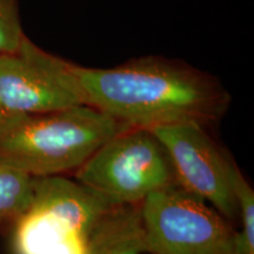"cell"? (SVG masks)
<instances>
[{
	"label": "cell",
	"instance_id": "obj_3",
	"mask_svg": "<svg viewBox=\"0 0 254 254\" xmlns=\"http://www.w3.org/2000/svg\"><path fill=\"white\" fill-rule=\"evenodd\" d=\"M111 206L77 182L34 178L30 207L14 221L15 254H86L92 228Z\"/></svg>",
	"mask_w": 254,
	"mask_h": 254
},
{
	"label": "cell",
	"instance_id": "obj_12",
	"mask_svg": "<svg viewBox=\"0 0 254 254\" xmlns=\"http://www.w3.org/2000/svg\"><path fill=\"white\" fill-rule=\"evenodd\" d=\"M2 117V112H1V110H0V118H1Z\"/></svg>",
	"mask_w": 254,
	"mask_h": 254
},
{
	"label": "cell",
	"instance_id": "obj_5",
	"mask_svg": "<svg viewBox=\"0 0 254 254\" xmlns=\"http://www.w3.org/2000/svg\"><path fill=\"white\" fill-rule=\"evenodd\" d=\"M140 214L146 253L234 254L230 222L178 184L148 195Z\"/></svg>",
	"mask_w": 254,
	"mask_h": 254
},
{
	"label": "cell",
	"instance_id": "obj_8",
	"mask_svg": "<svg viewBox=\"0 0 254 254\" xmlns=\"http://www.w3.org/2000/svg\"><path fill=\"white\" fill-rule=\"evenodd\" d=\"M146 253L140 205L111 207L92 228L86 254Z\"/></svg>",
	"mask_w": 254,
	"mask_h": 254
},
{
	"label": "cell",
	"instance_id": "obj_10",
	"mask_svg": "<svg viewBox=\"0 0 254 254\" xmlns=\"http://www.w3.org/2000/svg\"><path fill=\"white\" fill-rule=\"evenodd\" d=\"M233 192L240 222L234 237V254H254V190L238 167L233 174Z\"/></svg>",
	"mask_w": 254,
	"mask_h": 254
},
{
	"label": "cell",
	"instance_id": "obj_6",
	"mask_svg": "<svg viewBox=\"0 0 254 254\" xmlns=\"http://www.w3.org/2000/svg\"><path fill=\"white\" fill-rule=\"evenodd\" d=\"M75 65L43 50L25 34L17 49L0 55L2 117L86 105Z\"/></svg>",
	"mask_w": 254,
	"mask_h": 254
},
{
	"label": "cell",
	"instance_id": "obj_4",
	"mask_svg": "<svg viewBox=\"0 0 254 254\" xmlns=\"http://www.w3.org/2000/svg\"><path fill=\"white\" fill-rule=\"evenodd\" d=\"M75 182L111 207L140 205L177 184L171 159L151 129L128 127L101 145L75 171Z\"/></svg>",
	"mask_w": 254,
	"mask_h": 254
},
{
	"label": "cell",
	"instance_id": "obj_9",
	"mask_svg": "<svg viewBox=\"0 0 254 254\" xmlns=\"http://www.w3.org/2000/svg\"><path fill=\"white\" fill-rule=\"evenodd\" d=\"M34 177L0 163V222L15 221L30 207Z\"/></svg>",
	"mask_w": 254,
	"mask_h": 254
},
{
	"label": "cell",
	"instance_id": "obj_1",
	"mask_svg": "<svg viewBox=\"0 0 254 254\" xmlns=\"http://www.w3.org/2000/svg\"><path fill=\"white\" fill-rule=\"evenodd\" d=\"M88 106L134 128L220 122L231 94L218 78L164 57L135 58L109 68L75 65Z\"/></svg>",
	"mask_w": 254,
	"mask_h": 254
},
{
	"label": "cell",
	"instance_id": "obj_7",
	"mask_svg": "<svg viewBox=\"0 0 254 254\" xmlns=\"http://www.w3.org/2000/svg\"><path fill=\"white\" fill-rule=\"evenodd\" d=\"M166 148L177 184L211 204L228 222L238 221L233 174L238 167L204 126L178 124L151 129Z\"/></svg>",
	"mask_w": 254,
	"mask_h": 254
},
{
	"label": "cell",
	"instance_id": "obj_11",
	"mask_svg": "<svg viewBox=\"0 0 254 254\" xmlns=\"http://www.w3.org/2000/svg\"><path fill=\"white\" fill-rule=\"evenodd\" d=\"M24 36L19 0H0V55L14 51Z\"/></svg>",
	"mask_w": 254,
	"mask_h": 254
},
{
	"label": "cell",
	"instance_id": "obj_2",
	"mask_svg": "<svg viewBox=\"0 0 254 254\" xmlns=\"http://www.w3.org/2000/svg\"><path fill=\"white\" fill-rule=\"evenodd\" d=\"M128 128L88 105L0 118V163L34 178L77 171L101 145Z\"/></svg>",
	"mask_w": 254,
	"mask_h": 254
}]
</instances>
